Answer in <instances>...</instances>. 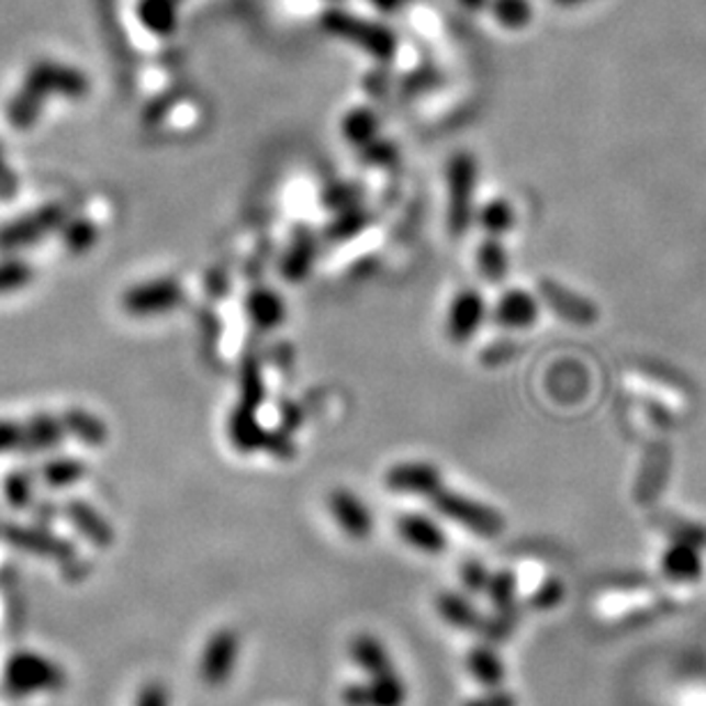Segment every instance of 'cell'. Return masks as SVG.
Segmentation results:
<instances>
[{
    "label": "cell",
    "instance_id": "cell-40",
    "mask_svg": "<svg viewBox=\"0 0 706 706\" xmlns=\"http://www.w3.org/2000/svg\"><path fill=\"white\" fill-rule=\"evenodd\" d=\"M562 596H564L562 583L558 579H551L535 592V596L530 598V604L535 608H539V610H551V608H556L560 604Z\"/></svg>",
    "mask_w": 706,
    "mask_h": 706
},
{
    "label": "cell",
    "instance_id": "cell-13",
    "mask_svg": "<svg viewBox=\"0 0 706 706\" xmlns=\"http://www.w3.org/2000/svg\"><path fill=\"white\" fill-rule=\"evenodd\" d=\"M406 686L397 672L370 676L365 684H349L343 691L345 706H404Z\"/></svg>",
    "mask_w": 706,
    "mask_h": 706
},
{
    "label": "cell",
    "instance_id": "cell-8",
    "mask_svg": "<svg viewBox=\"0 0 706 706\" xmlns=\"http://www.w3.org/2000/svg\"><path fill=\"white\" fill-rule=\"evenodd\" d=\"M181 301H184V292H181L179 282L159 278L126 290L122 296V307L131 317H156L175 310Z\"/></svg>",
    "mask_w": 706,
    "mask_h": 706
},
{
    "label": "cell",
    "instance_id": "cell-15",
    "mask_svg": "<svg viewBox=\"0 0 706 706\" xmlns=\"http://www.w3.org/2000/svg\"><path fill=\"white\" fill-rule=\"evenodd\" d=\"M385 486L395 493L408 495H429L440 489V473L434 463L427 461H406L388 470Z\"/></svg>",
    "mask_w": 706,
    "mask_h": 706
},
{
    "label": "cell",
    "instance_id": "cell-38",
    "mask_svg": "<svg viewBox=\"0 0 706 706\" xmlns=\"http://www.w3.org/2000/svg\"><path fill=\"white\" fill-rule=\"evenodd\" d=\"M242 395H244V404L257 408V404L265 400V383H261L259 370L253 360H248L244 365V372H242Z\"/></svg>",
    "mask_w": 706,
    "mask_h": 706
},
{
    "label": "cell",
    "instance_id": "cell-31",
    "mask_svg": "<svg viewBox=\"0 0 706 706\" xmlns=\"http://www.w3.org/2000/svg\"><path fill=\"white\" fill-rule=\"evenodd\" d=\"M377 131H379V120L368 109H356V111L347 113V117L343 120L345 138L358 147H365V145H370L372 141H377Z\"/></svg>",
    "mask_w": 706,
    "mask_h": 706
},
{
    "label": "cell",
    "instance_id": "cell-22",
    "mask_svg": "<svg viewBox=\"0 0 706 706\" xmlns=\"http://www.w3.org/2000/svg\"><path fill=\"white\" fill-rule=\"evenodd\" d=\"M466 665H468V672L473 674L475 682L484 688H501L505 684V676H507L505 663L501 659V653L489 642L470 649Z\"/></svg>",
    "mask_w": 706,
    "mask_h": 706
},
{
    "label": "cell",
    "instance_id": "cell-9",
    "mask_svg": "<svg viewBox=\"0 0 706 706\" xmlns=\"http://www.w3.org/2000/svg\"><path fill=\"white\" fill-rule=\"evenodd\" d=\"M659 571L674 585H695L704 579L706 571L704 551L697 541L679 535L661 551Z\"/></svg>",
    "mask_w": 706,
    "mask_h": 706
},
{
    "label": "cell",
    "instance_id": "cell-10",
    "mask_svg": "<svg viewBox=\"0 0 706 706\" xmlns=\"http://www.w3.org/2000/svg\"><path fill=\"white\" fill-rule=\"evenodd\" d=\"M239 636L234 629H221L206 640L200 657V679L209 688H223L237 668Z\"/></svg>",
    "mask_w": 706,
    "mask_h": 706
},
{
    "label": "cell",
    "instance_id": "cell-39",
    "mask_svg": "<svg viewBox=\"0 0 706 706\" xmlns=\"http://www.w3.org/2000/svg\"><path fill=\"white\" fill-rule=\"evenodd\" d=\"M459 576H461V583L466 590L470 592H486L489 590V583H491V573L489 569L478 562V560H468L461 564V571H459Z\"/></svg>",
    "mask_w": 706,
    "mask_h": 706
},
{
    "label": "cell",
    "instance_id": "cell-43",
    "mask_svg": "<svg viewBox=\"0 0 706 706\" xmlns=\"http://www.w3.org/2000/svg\"><path fill=\"white\" fill-rule=\"evenodd\" d=\"M16 189H19L16 175H14V170L10 168V164H8V159H5L3 147H0V200L14 198V195H16Z\"/></svg>",
    "mask_w": 706,
    "mask_h": 706
},
{
    "label": "cell",
    "instance_id": "cell-29",
    "mask_svg": "<svg viewBox=\"0 0 706 706\" xmlns=\"http://www.w3.org/2000/svg\"><path fill=\"white\" fill-rule=\"evenodd\" d=\"M489 10L507 31L528 29L535 14L530 0H489Z\"/></svg>",
    "mask_w": 706,
    "mask_h": 706
},
{
    "label": "cell",
    "instance_id": "cell-11",
    "mask_svg": "<svg viewBox=\"0 0 706 706\" xmlns=\"http://www.w3.org/2000/svg\"><path fill=\"white\" fill-rule=\"evenodd\" d=\"M539 296L558 317L576 326H592L598 320V307L583 294L569 290L556 280H539Z\"/></svg>",
    "mask_w": 706,
    "mask_h": 706
},
{
    "label": "cell",
    "instance_id": "cell-12",
    "mask_svg": "<svg viewBox=\"0 0 706 706\" xmlns=\"http://www.w3.org/2000/svg\"><path fill=\"white\" fill-rule=\"evenodd\" d=\"M19 425V452H46L63 446L69 436L65 415L56 413H35Z\"/></svg>",
    "mask_w": 706,
    "mask_h": 706
},
{
    "label": "cell",
    "instance_id": "cell-19",
    "mask_svg": "<svg viewBox=\"0 0 706 706\" xmlns=\"http://www.w3.org/2000/svg\"><path fill=\"white\" fill-rule=\"evenodd\" d=\"M67 520L71 526L81 533L83 539H88L97 548H109L115 541V533L111 528V523L103 518L90 503L86 501H69L63 507Z\"/></svg>",
    "mask_w": 706,
    "mask_h": 706
},
{
    "label": "cell",
    "instance_id": "cell-6",
    "mask_svg": "<svg viewBox=\"0 0 706 706\" xmlns=\"http://www.w3.org/2000/svg\"><path fill=\"white\" fill-rule=\"evenodd\" d=\"M478 181V161L473 154L459 152L448 164V225L455 237L466 234L473 223V200Z\"/></svg>",
    "mask_w": 706,
    "mask_h": 706
},
{
    "label": "cell",
    "instance_id": "cell-21",
    "mask_svg": "<svg viewBox=\"0 0 706 706\" xmlns=\"http://www.w3.org/2000/svg\"><path fill=\"white\" fill-rule=\"evenodd\" d=\"M436 610L450 626H455V629L482 636L486 619L475 610V606L470 604L466 596L457 592H442L436 598Z\"/></svg>",
    "mask_w": 706,
    "mask_h": 706
},
{
    "label": "cell",
    "instance_id": "cell-23",
    "mask_svg": "<svg viewBox=\"0 0 706 706\" xmlns=\"http://www.w3.org/2000/svg\"><path fill=\"white\" fill-rule=\"evenodd\" d=\"M138 19L149 33L168 37L177 31L179 0H138Z\"/></svg>",
    "mask_w": 706,
    "mask_h": 706
},
{
    "label": "cell",
    "instance_id": "cell-37",
    "mask_svg": "<svg viewBox=\"0 0 706 706\" xmlns=\"http://www.w3.org/2000/svg\"><path fill=\"white\" fill-rule=\"evenodd\" d=\"M365 225H368V214L362 212L358 206H349L345 214H339L337 221L328 227V237L330 239H349L354 234H358Z\"/></svg>",
    "mask_w": 706,
    "mask_h": 706
},
{
    "label": "cell",
    "instance_id": "cell-44",
    "mask_svg": "<svg viewBox=\"0 0 706 706\" xmlns=\"http://www.w3.org/2000/svg\"><path fill=\"white\" fill-rule=\"evenodd\" d=\"M365 159H368L370 164H381V166H388L392 159H395V147L388 145V143H379V141H372L370 145H365Z\"/></svg>",
    "mask_w": 706,
    "mask_h": 706
},
{
    "label": "cell",
    "instance_id": "cell-2",
    "mask_svg": "<svg viewBox=\"0 0 706 706\" xmlns=\"http://www.w3.org/2000/svg\"><path fill=\"white\" fill-rule=\"evenodd\" d=\"M320 25L324 33L345 40L349 44H356L358 48L365 51V54H370L381 63H390L400 48L397 35L392 33L388 25L368 21L347 10H339V8L326 10L320 19Z\"/></svg>",
    "mask_w": 706,
    "mask_h": 706
},
{
    "label": "cell",
    "instance_id": "cell-5",
    "mask_svg": "<svg viewBox=\"0 0 706 706\" xmlns=\"http://www.w3.org/2000/svg\"><path fill=\"white\" fill-rule=\"evenodd\" d=\"M71 218V209L65 202H48L44 206L33 209V212L23 214L0 227V250H21L35 246L48 234L63 229L65 223Z\"/></svg>",
    "mask_w": 706,
    "mask_h": 706
},
{
    "label": "cell",
    "instance_id": "cell-17",
    "mask_svg": "<svg viewBox=\"0 0 706 706\" xmlns=\"http://www.w3.org/2000/svg\"><path fill=\"white\" fill-rule=\"evenodd\" d=\"M397 533L408 546L429 556H438L440 551H446L448 548L446 533L440 530V526L434 518L425 514H417V512L402 514L397 520Z\"/></svg>",
    "mask_w": 706,
    "mask_h": 706
},
{
    "label": "cell",
    "instance_id": "cell-42",
    "mask_svg": "<svg viewBox=\"0 0 706 706\" xmlns=\"http://www.w3.org/2000/svg\"><path fill=\"white\" fill-rule=\"evenodd\" d=\"M136 706H170L168 688L159 682L145 684L136 697Z\"/></svg>",
    "mask_w": 706,
    "mask_h": 706
},
{
    "label": "cell",
    "instance_id": "cell-24",
    "mask_svg": "<svg viewBox=\"0 0 706 706\" xmlns=\"http://www.w3.org/2000/svg\"><path fill=\"white\" fill-rule=\"evenodd\" d=\"M229 436L234 440V446H237V450L255 452L265 446L267 432L261 429V425L257 423L255 408L242 404L237 411H234L232 421H229Z\"/></svg>",
    "mask_w": 706,
    "mask_h": 706
},
{
    "label": "cell",
    "instance_id": "cell-45",
    "mask_svg": "<svg viewBox=\"0 0 706 706\" xmlns=\"http://www.w3.org/2000/svg\"><path fill=\"white\" fill-rule=\"evenodd\" d=\"M370 3L383 14H395L404 5V0H370Z\"/></svg>",
    "mask_w": 706,
    "mask_h": 706
},
{
    "label": "cell",
    "instance_id": "cell-34",
    "mask_svg": "<svg viewBox=\"0 0 706 706\" xmlns=\"http://www.w3.org/2000/svg\"><path fill=\"white\" fill-rule=\"evenodd\" d=\"M3 493L5 501L12 509L21 512L29 509L35 501V489H33V475L25 473V470H14L3 482Z\"/></svg>",
    "mask_w": 706,
    "mask_h": 706
},
{
    "label": "cell",
    "instance_id": "cell-25",
    "mask_svg": "<svg viewBox=\"0 0 706 706\" xmlns=\"http://www.w3.org/2000/svg\"><path fill=\"white\" fill-rule=\"evenodd\" d=\"M315 257H317L315 237H312L307 229H299L296 239L292 242V246H290V250H287L284 261H282V271H284L287 280H292V282L303 280L310 273L312 265H315Z\"/></svg>",
    "mask_w": 706,
    "mask_h": 706
},
{
    "label": "cell",
    "instance_id": "cell-16",
    "mask_svg": "<svg viewBox=\"0 0 706 706\" xmlns=\"http://www.w3.org/2000/svg\"><path fill=\"white\" fill-rule=\"evenodd\" d=\"M486 317V303L475 290H466L457 294V299L450 305L448 315V333L455 343H468L470 337H475L478 328L482 326Z\"/></svg>",
    "mask_w": 706,
    "mask_h": 706
},
{
    "label": "cell",
    "instance_id": "cell-32",
    "mask_svg": "<svg viewBox=\"0 0 706 706\" xmlns=\"http://www.w3.org/2000/svg\"><path fill=\"white\" fill-rule=\"evenodd\" d=\"M486 594L491 596L495 610L503 617H516V579L512 571H501L491 576Z\"/></svg>",
    "mask_w": 706,
    "mask_h": 706
},
{
    "label": "cell",
    "instance_id": "cell-7",
    "mask_svg": "<svg viewBox=\"0 0 706 706\" xmlns=\"http://www.w3.org/2000/svg\"><path fill=\"white\" fill-rule=\"evenodd\" d=\"M3 539L16 548L21 553H29L35 558H44V560H54L60 564H69L74 560H78V553L71 541L56 537L51 530L46 528H37V526H19V523H8L3 526Z\"/></svg>",
    "mask_w": 706,
    "mask_h": 706
},
{
    "label": "cell",
    "instance_id": "cell-46",
    "mask_svg": "<svg viewBox=\"0 0 706 706\" xmlns=\"http://www.w3.org/2000/svg\"><path fill=\"white\" fill-rule=\"evenodd\" d=\"M457 3L468 12H482L489 8V0H457Z\"/></svg>",
    "mask_w": 706,
    "mask_h": 706
},
{
    "label": "cell",
    "instance_id": "cell-4",
    "mask_svg": "<svg viewBox=\"0 0 706 706\" xmlns=\"http://www.w3.org/2000/svg\"><path fill=\"white\" fill-rule=\"evenodd\" d=\"M429 501L438 514L455 520L457 526L470 530L478 537L493 539L505 530V518L501 512H495L493 507H489L484 503L468 498V495H463V493L440 486L429 495Z\"/></svg>",
    "mask_w": 706,
    "mask_h": 706
},
{
    "label": "cell",
    "instance_id": "cell-30",
    "mask_svg": "<svg viewBox=\"0 0 706 706\" xmlns=\"http://www.w3.org/2000/svg\"><path fill=\"white\" fill-rule=\"evenodd\" d=\"M478 269L489 282L505 280V276L509 271V259H507V250L503 248L498 237H489L478 248Z\"/></svg>",
    "mask_w": 706,
    "mask_h": 706
},
{
    "label": "cell",
    "instance_id": "cell-33",
    "mask_svg": "<svg viewBox=\"0 0 706 706\" xmlns=\"http://www.w3.org/2000/svg\"><path fill=\"white\" fill-rule=\"evenodd\" d=\"M63 239H65V246L69 253L83 255L97 244L99 229L88 218H69L63 227Z\"/></svg>",
    "mask_w": 706,
    "mask_h": 706
},
{
    "label": "cell",
    "instance_id": "cell-3",
    "mask_svg": "<svg viewBox=\"0 0 706 706\" xmlns=\"http://www.w3.org/2000/svg\"><path fill=\"white\" fill-rule=\"evenodd\" d=\"M67 684L65 670L37 651H16L3 670V686L14 697L35 693H56Z\"/></svg>",
    "mask_w": 706,
    "mask_h": 706
},
{
    "label": "cell",
    "instance_id": "cell-47",
    "mask_svg": "<svg viewBox=\"0 0 706 706\" xmlns=\"http://www.w3.org/2000/svg\"><path fill=\"white\" fill-rule=\"evenodd\" d=\"M553 3H558L562 8H573V5H581L583 0H553Z\"/></svg>",
    "mask_w": 706,
    "mask_h": 706
},
{
    "label": "cell",
    "instance_id": "cell-1",
    "mask_svg": "<svg viewBox=\"0 0 706 706\" xmlns=\"http://www.w3.org/2000/svg\"><path fill=\"white\" fill-rule=\"evenodd\" d=\"M88 92L90 81L81 69L54 60H40L29 69L21 88L10 99L8 120L14 128L25 131L40 120L44 103L51 97H65L78 101L88 97Z\"/></svg>",
    "mask_w": 706,
    "mask_h": 706
},
{
    "label": "cell",
    "instance_id": "cell-36",
    "mask_svg": "<svg viewBox=\"0 0 706 706\" xmlns=\"http://www.w3.org/2000/svg\"><path fill=\"white\" fill-rule=\"evenodd\" d=\"M35 278L33 267L23 259H3L0 261V294H10L21 290V287H29Z\"/></svg>",
    "mask_w": 706,
    "mask_h": 706
},
{
    "label": "cell",
    "instance_id": "cell-26",
    "mask_svg": "<svg viewBox=\"0 0 706 706\" xmlns=\"http://www.w3.org/2000/svg\"><path fill=\"white\" fill-rule=\"evenodd\" d=\"M65 415V423L69 429V436L78 438L81 442L90 448H101L103 442L109 440V427L107 423L101 421V417L92 415L90 411L83 408H69L63 413Z\"/></svg>",
    "mask_w": 706,
    "mask_h": 706
},
{
    "label": "cell",
    "instance_id": "cell-20",
    "mask_svg": "<svg viewBox=\"0 0 706 706\" xmlns=\"http://www.w3.org/2000/svg\"><path fill=\"white\" fill-rule=\"evenodd\" d=\"M349 657L368 676H383L397 672L385 645L370 634H360L349 642Z\"/></svg>",
    "mask_w": 706,
    "mask_h": 706
},
{
    "label": "cell",
    "instance_id": "cell-28",
    "mask_svg": "<svg viewBox=\"0 0 706 706\" xmlns=\"http://www.w3.org/2000/svg\"><path fill=\"white\" fill-rule=\"evenodd\" d=\"M88 473V468L81 459L74 457H60V459H51L42 468V480L48 489H67L81 482Z\"/></svg>",
    "mask_w": 706,
    "mask_h": 706
},
{
    "label": "cell",
    "instance_id": "cell-35",
    "mask_svg": "<svg viewBox=\"0 0 706 706\" xmlns=\"http://www.w3.org/2000/svg\"><path fill=\"white\" fill-rule=\"evenodd\" d=\"M480 225L491 237H503L505 232L514 227V209L507 200H491L480 212Z\"/></svg>",
    "mask_w": 706,
    "mask_h": 706
},
{
    "label": "cell",
    "instance_id": "cell-14",
    "mask_svg": "<svg viewBox=\"0 0 706 706\" xmlns=\"http://www.w3.org/2000/svg\"><path fill=\"white\" fill-rule=\"evenodd\" d=\"M328 509L337 526L345 530L347 537L362 541L374 530V516L358 495L349 489H335L328 493Z\"/></svg>",
    "mask_w": 706,
    "mask_h": 706
},
{
    "label": "cell",
    "instance_id": "cell-27",
    "mask_svg": "<svg viewBox=\"0 0 706 706\" xmlns=\"http://www.w3.org/2000/svg\"><path fill=\"white\" fill-rule=\"evenodd\" d=\"M248 315L253 320V324L257 328H276L284 322V303L282 299L271 292V290H265V287H261V290H253L250 296H248Z\"/></svg>",
    "mask_w": 706,
    "mask_h": 706
},
{
    "label": "cell",
    "instance_id": "cell-48",
    "mask_svg": "<svg viewBox=\"0 0 706 706\" xmlns=\"http://www.w3.org/2000/svg\"><path fill=\"white\" fill-rule=\"evenodd\" d=\"M0 530H3V528H0Z\"/></svg>",
    "mask_w": 706,
    "mask_h": 706
},
{
    "label": "cell",
    "instance_id": "cell-18",
    "mask_svg": "<svg viewBox=\"0 0 706 706\" xmlns=\"http://www.w3.org/2000/svg\"><path fill=\"white\" fill-rule=\"evenodd\" d=\"M493 320L512 330L530 328L539 320V303L526 290H509L495 303Z\"/></svg>",
    "mask_w": 706,
    "mask_h": 706
},
{
    "label": "cell",
    "instance_id": "cell-41",
    "mask_svg": "<svg viewBox=\"0 0 706 706\" xmlns=\"http://www.w3.org/2000/svg\"><path fill=\"white\" fill-rule=\"evenodd\" d=\"M463 706H516V697L514 693L501 686V688H489L484 695L470 697Z\"/></svg>",
    "mask_w": 706,
    "mask_h": 706
}]
</instances>
